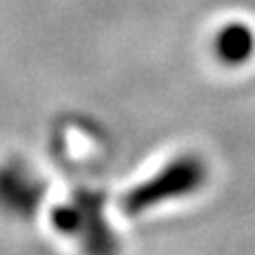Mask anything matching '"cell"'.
Wrapping results in <instances>:
<instances>
[{"instance_id":"cell-1","label":"cell","mask_w":255,"mask_h":255,"mask_svg":"<svg viewBox=\"0 0 255 255\" xmlns=\"http://www.w3.org/2000/svg\"><path fill=\"white\" fill-rule=\"evenodd\" d=\"M206 179V168L197 157H181L168 163L152 179L132 188L124 197L121 206L128 215H139L152 206L175 197H186L195 193Z\"/></svg>"},{"instance_id":"cell-2","label":"cell","mask_w":255,"mask_h":255,"mask_svg":"<svg viewBox=\"0 0 255 255\" xmlns=\"http://www.w3.org/2000/svg\"><path fill=\"white\" fill-rule=\"evenodd\" d=\"M215 52L229 65H242L244 61L253 56L255 52V36L253 29H249L242 22H231L217 34Z\"/></svg>"}]
</instances>
